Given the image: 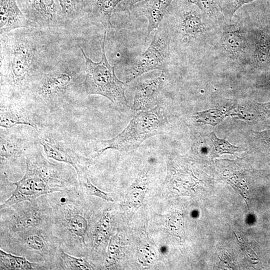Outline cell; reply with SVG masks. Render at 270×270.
Instances as JSON below:
<instances>
[{"mask_svg": "<svg viewBox=\"0 0 270 270\" xmlns=\"http://www.w3.org/2000/svg\"><path fill=\"white\" fill-rule=\"evenodd\" d=\"M0 270H48L44 264L32 262L24 256H18L0 250Z\"/></svg>", "mask_w": 270, "mask_h": 270, "instance_id": "cell-17", "label": "cell"}, {"mask_svg": "<svg viewBox=\"0 0 270 270\" xmlns=\"http://www.w3.org/2000/svg\"><path fill=\"white\" fill-rule=\"evenodd\" d=\"M0 36L20 28H34L27 19L17 0H0Z\"/></svg>", "mask_w": 270, "mask_h": 270, "instance_id": "cell-15", "label": "cell"}, {"mask_svg": "<svg viewBox=\"0 0 270 270\" xmlns=\"http://www.w3.org/2000/svg\"><path fill=\"white\" fill-rule=\"evenodd\" d=\"M222 43L226 50L231 54L240 52L245 46L244 38L237 30L225 32L222 36Z\"/></svg>", "mask_w": 270, "mask_h": 270, "instance_id": "cell-24", "label": "cell"}, {"mask_svg": "<svg viewBox=\"0 0 270 270\" xmlns=\"http://www.w3.org/2000/svg\"><path fill=\"white\" fill-rule=\"evenodd\" d=\"M173 0H145L138 5L140 14L148 20L147 36L158 28Z\"/></svg>", "mask_w": 270, "mask_h": 270, "instance_id": "cell-16", "label": "cell"}, {"mask_svg": "<svg viewBox=\"0 0 270 270\" xmlns=\"http://www.w3.org/2000/svg\"><path fill=\"white\" fill-rule=\"evenodd\" d=\"M23 100H16L0 96V126L10 128L17 125L28 126L36 132L48 127L42 112Z\"/></svg>", "mask_w": 270, "mask_h": 270, "instance_id": "cell-11", "label": "cell"}, {"mask_svg": "<svg viewBox=\"0 0 270 270\" xmlns=\"http://www.w3.org/2000/svg\"><path fill=\"white\" fill-rule=\"evenodd\" d=\"M164 72L152 78L140 82L134 92L132 111L138 112L151 109L158 105V97L164 86Z\"/></svg>", "mask_w": 270, "mask_h": 270, "instance_id": "cell-14", "label": "cell"}, {"mask_svg": "<svg viewBox=\"0 0 270 270\" xmlns=\"http://www.w3.org/2000/svg\"><path fill=\"white\" fill-rule=\"evenodd\" d=\"M84 63L80 49V52H61L32 84L24 100L51 110L78 100L85 95Z\"/></svg>", "mask_w": 270, "mask_h": 270, "instance_id": "cell-2", "label": "cell"}, {"mask_svg": "<svg viewBox=\"0 0 270 270\" xmlns=\"http://www.w3.org/2000/svg\"><path fill=\"white\" fill-rule=\"evenodd\" d=\"M144 0H123L120 2L122 10L130 11L138 2Z\"/></svg>", "mask_w": 270, "mask_h": 270, "instance_id": "cell-27", "label": "cell"}, {"mask_svg": "<svg viewBox=\"0 0 270 270\" xmlns=\"http://www.w3.org/2000/svg\"><path fill=\"white\" fill-rule=\"evenodd\" d=\"M95 269L92 264L84 256L70 254L60 248L56 270H86Z\"/></svg>", "mask_w": 270, "mask_h": 270, "instance_id": "cell-19", "label": "cell"}, {"mask_svg": "<svg viewBox=\"0 0 270 270\" xmlns=\"http://www.w3.org/2000/svg\"><path fill=\"white\" fill-rule=\"evenodd\" d=\"M207 136L212 144V148L216 154H234L240 151L239 147L230 144L226 140L218 138L214 132L208 134Z\"/></svg>", "mask_w": 270, "mask_h": 270, "instance_id": "cell-25", "label": "cell"}, {"mask_svg": "<svg viewBox=\"0 0 270 270\" xmlns=\"http://www.w3.org/2000/svg\"><path fill=\"white\" fill-rule=\"evenodd\" d=\"M40 147L35 146L26 154L24 174L20 180L10 182L16 188L0 209L54 192L80 189L76 172L68 164L48 160Z\"/></svg>", "mask_w": 270, "mask_h": 270, "instance_id": "cell-3", "label": "cell"}, {"mask_svg": "<svg viewBox=\"0 0 270 270\" xmlns=\"http://www.w3.org/2000/svg\"><path fill=\"white\" fill-rule=\"evenodd\" d=\"M168 130V121L162 108L158 105L136 113L126 128L114 138L100 142L102 148L96 151L98 156L108 149L131 152L146 140L164 134Z\"/></svg>", "mask_w": 270, "mask_h": 270, "instance_id": "cell-7", "label": "cell"}, {"mask_svg": "<svg viewBox=\"0 0 270 270\" xmlns=\"http://www.w3.org/2000/svg\"><path fill=\"white\" fill-rule=\"evenodd\" d=\"M107 30H104L102 42V58L98 62L88 57L79 46L84 58V76L83 89L85 95L98 94L108 99L119 111L130 112L132 109L128 105L125 96L126 84L116 76L114 67L107 59L105 42Z\"/></svg>", "mask_w": 270, "mask_h": 270, "instance_id": "cell-6", "label": "cell"}, {"mask_svg": "<svg viewBox=\"0 0 270 270\" xmlns=\"http://www.w3.org/2000/svg\"><path fill=\"white\" fill-rule=\"evenodd\" d=\"M87 166L79 167L75 169L80 192L88 196H94L108 202H114L112 196L105 192L95 186L88 178L86 171Z\"/></svg>", "mask_w": 270, "mask_h": 270, "instance_id": "cell-20", "label": "cell"}, {"mask_svg": "<svg viewBox=\"0 0 270 270\" xmlns=\"http://www.w3.org/2000/svg\"><path fill=\"white\" fill-rule=\"evenodd\" d=\"M0 248L31 262L44 264L48 270H56L62 248L51 226H42L0 236Z\"/></svg>", "mask_w": 270, "mask_h": 270, "instance_id": "cell-5", "label": "cell"}, {"mask_svg": "<svg viewBox=\"0 0 270 270\" xmlns=\"http://www.w3.org/2000/svg\"><path fill=\"white\" fill-rule=\"evenodd\" d=\"M190 1L206 14L212 15L221 11L220 0H190Z\"/></svg>", "mask_w": 270, "mask_h": 270, "instance_id": "cell-26", "label": "cell"}, {"mask_svg": "<svg viewBox=\"0 0 270 270\" xmlns=\"http://www.w3.org/2000/svg\"><path fill=\"white\" fill-rule=\"evenodd\" d=\"M80 192H58L48 196L53 214L51 228L61 248L70 254L84 256L89 222Z\"/></svg>", "mask_w": 270, "mask_h": 270, "instance_id": "cell-4", "label": "cell"}, {"mask_svg": "<svg viewBox=\"0 0 270 270\" xmlns=\"http://www.w3.org/2000/svg\"><path fill=\"white\" fill-rule=\"evenodd\" d=\"M20 7L34 28L50 31L66 29L61 8L56 0H18Z\"/></svg>", "mask_w": 270, "mask_h": 270, "instance_id": "cell-13", "label": "cell"}, {"mask_svg": "<svg viewBox=\"0 0 270 270\" xmlns=\"http://www.w3.org/2000/svg\"><path fill=\"white\" fill-rule=\"evenodd\" d=\"M54 31L20 28L0 36V96L23 100L32 84L61 52Z\"/></svg>", "mask_w": 270, "mask_h": 270, "instance_id": "cell-1", "label": "cell"}, {"mask_svg": "<svg viewBox=\"0 0 270 270\" xmlns=\"http://www.w3.org/2000/svg\"><path fill=\"white\" fill-rule=\"evenodd\" d=\"M66 28L80 16L82 6L80 0H58Z\"/></svg>", "mask_w": 270, "mask_h": 270, "instance_id": "cell-23", "label": "cell"}, {"mask_svg": "<svg viewBox=\"0 0 270 270\" xmlns=\"http://www.w3.org/2000/svg\"><path fill=\"white\" fill-rule=\"evenodd\" d=\"M50 128L37 132L38 144L48 158L71 165L74 169L89 165L90 159L82 155L69 139Z\"/></svg>", "mask_w": 270, "mask_h": 270, "instance_id": "cell-10", "label": "cell"}, {"mask_svg": "<svg viewBox=\"0 0 270 270\" xmlns=\"http://www.w3.org/2000/svg\"><path fill=\"white\" fill-rule=\"evenodd\" d=\"M181 22L182 29L187 36H195L200 32L204 28L201 15L194 9L185 11Z\"/></svg>", "mask_w": 270, "mask_h": 270, "instance_id": "cell-21", "label": "cell"}, {"mask_svg": "<svg viewBox=\"0 0 270 270\" xmlns=\"http://www.w3.org/2000/svg\"><path fill=\"white\" fill-rule=\"evenodd\" d=\"M123 0H94L89 16L94 22H100L104 30L112 28V14L116 6Z\"/></svg>", "mask_w": 270, "mask_h": 270, "instance_id": "cell-18", "label": "cell"}, {"mask_svg": "<svg viewBox=\"0 0 270 270\" xmlns=\"http://www.w3.org/2000/svg\"><path fill=\"white\" fill-rule=\"evenodd\" d=\"M170 38L164 28L157 30L147 49L135 60L125 74L126 82L152 70L165 72L169 55Z\"/></svg>", "mask_w": 270, "mask_h": 270, "instance_id": "cell-9", "label": "cell"}, {"mask_svg": "<svg viewBox=\"0 0 270 270\" xmlns=\"http://www.w3.org/2000/svg\"><path fill=\"white\" fill-rule=\"evenodd\" d=\"M52 210L48 195L0 209V236L31 228L51 226Z\"/></svg>", "mask_w": 270, "mask_h": 270, "instance_id": "cell-8", "label": "cell"}, {"mask_svg": "<svg viewBox=\"0 0 270 270\" xmlns=\"http://www.w3.org/2000/svg\"><path fill=\"white\" fill-rule=\"evenodd\" d=\"M38 144L36 131L30 134L22 128H0V166L25 160L27 153Z\"/></svg>", "mask_w": 270, "mask_h": 270, "instance_id": "cell-12", "label": "cell"}, {"mask_svg": "<svg viewBox=\"0 0 270 270\" xmlns=\"http://www.w3.org/2000/svg\"><path fill=\"white\" fill-rule=\"evenodd\" d=\"M228 115L224 108H212L194 113L190 116L192 122L196 124H210L215 126Z\"/></svg>", "mask_w": 270, "mask_h": 270, "instance_id": "cell-22", "label": "cell"}]
</instances>
